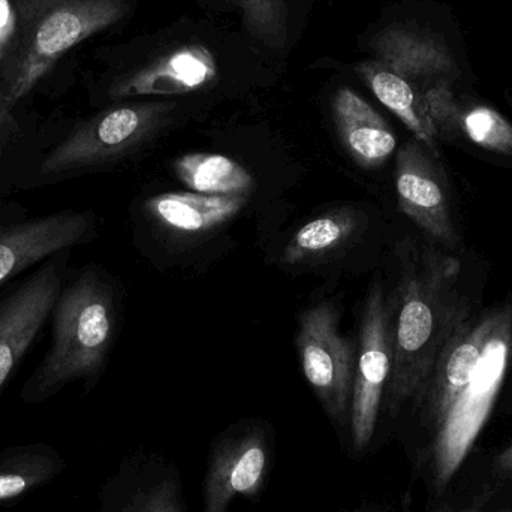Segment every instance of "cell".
<instances>
[{
  "label": "cell",
  "mask_w": 512,
  "mask_h": 512,
  "mask_svg": "<svg viewBox=\"0 0 512 512\" xmlns=\"http://www.w3.org/2000/svg\"><path fill=\"white\" fill-rule=\"evenodd\" d=\"M512 366V306L466 316L442 349L415 409L429 432L421 459L444 490L474 447Z\"/></svg>",
  "instance_id": "obj_1"
},
{
  "label": "cell",
  "mask_w": 512,
  "mask_h": 512,
  "mask_svg": "<svg viewBox=\"0 0 512 512\" xmlns=\"http://www.w3.org/2000/svg\"><path fill=\"white\" fill-rule=\"evenodd\" d=\"M460 261L436 249L403 256L402 279L391 303V364L387 409L397 417L417 406L436 360L469 315L457 291Z\"/></svg>",
  "instance_id": "obj_2"
},
{
  "label": "cell",
  "mask_w": 512,
  "mask_h": 512,
  "mask_svg": "<svg viewBox=\"0 0 512 512\" xmlns=\"http://www.w3.org/2000/svg\"><path fill=\"white\" fill-rule=\"evenodd\" d=\"M129 12V0H14L11 32L0 50V117L17 116L59 59Z\"/></svg>",
  "instance_id": "obj_3"
},
{
  "label": "cell",
  "mask_w": 512,
  "mask_h": 512,
  "mask_svg": "<svg viewBox=\"0 0 512 512\" xmlns=\"http://www.w3.org/2000/svg\"><path fill=\"white\" fill-rule=\"evenodd\" d=\"M50 321V348L24 385L23 396L30 402L101 373L116 333L113 288L95 267L69 268Z\"/></svg>",
  "instance_id": "obj_4"
},
{
  "label": "cell",
  "mask_w": 512,
  "mask_h": 512,
  "mask_svg": "<svg viewBox=\"0 0 512 512\" xmlns=\"http://www.w3.org/2000/svg\"><path fill=\"white\" fill-rule=\"evenodd\" d=\"M176 27L156 33L105 86L108 101L140 96H185L209 92L224 80L228 65L245 62L222 33Z\"/></svg>",
  "instance_id": "obj_5"
},
{
  "label": "cell",
  "mask_w": 512,
  "mask_h": 512,
  "mask_svg": "<svg viewBox=\"0 0 512 512\" xmlns=\"http://www.w3.org/2000/svg\"><path fill=\"white\" fill-rule=\"evenodd\" d=\"M179 102H123L78 120L54 138L36 171V186L53 185L120 161L173 120Z\"/></svg>",
  "instance_id": "obj_6"
},
{
  "label": "cell",
  "mask_w": 512,
  "mask_h": 512,
  "mask_svg": "<svg viewBox=\"0 0 512 512\" xmlns=\"http://www.w3.org/2000/svg\"><path fill=\"white\" fill-rule=\"evenodd\" d=\"M391 364V303L385 300L381 286L375 285L367 295L358 333L345 438L346 450L352 459H363L372 450L382 403L390 384Z\"/></svg>",
  "instance_id": "obj_7"
},
{
  "label": "cell",
  "mask_w": 512,
  "mask_h": 512,
  "mask_svg": "<svg viewBox=\"0 0 512 512\" xmlns=\"http://www.w3.org/2000/svg\"><path fill=\"white\" fill-rule=\"evenodd\" d=\"M297 348L304 378L345 442L355 352L352 343L340 333L339 318L330 303L316 304L300 316Z\"/></svg>",
  "instance_id": "obj_8"
},
{
  "label": "cell",
  "mask_w": 512,
  "mask_h": 512,
  "mask_svg": "<svg viewBox=\"0 0 512 512\" xmlns=\"http://www.w3.org/2000/svg\"><path fill=\"white\" fill-rule=\"evenodd\" d=\"M95 233L92 212L29 216L18 204L0 203V289L47 259L84 245Z\"/></svg>",
  "instance_id": "obj_9"
},
{
  "label": "cell",
  "mask_w": 512,
  "mask_h": 512,
  "mask_svg": "<svg viewBox=\"0 0 512 512\" xmlns=\"http://www.w3.org/2000/svg\"><path fill=\"white\" fill-rule=\"evenodd\" d=\"M273 432L245 421L213 441L203 483V512H228L236 498H258L270 480Z\"/></svg>",
  "instance_id": "obj_10"
},
{
  "label": "cell",
  "mask_w": 512,
  "mask_h": 512,
  "mask_svg": "<svg viewBox=\"0 0 512 512\" xmlns=\"http://www.w3.org/2000/svg\"><path fill=\"white\" fill-rule=\"evenodd\" d=\"M69 256L71 252L53 256L0 289V390L50 319L69 271Z\"/></svg>",
  "instance_id": "obj_11"
},
{
  "label": "cell",
  "mask_w": 512,
  "mask_h": 512,
  "mask_svg": "<svg viewBox=\"0 0 512 512\" xmlns=\"http://www.w3.org/2000/svg\"><path fill=\"white\" fill-rule=\"evenodd\" d=\"M429 147L418 140L403 144L396 158V192L400 210L424 234L448 249L460 239L451 213L444 170Z\"/></svg>",
  "instance_id": "obj_12"
},
{
  "label": "cell",
  "mask_w": 512,
  "mask_h": 512,
  "mask_svg": "<svg viewBox=\"0 0 512 512\" xmlns=\"http://www.w3.org/2000/svg\"><path fill=\"white\" fill-rule=\"evenodd\" d=\"M370 59L393 69L421 90L438 81L459 84L463 60L441 33L409 23H391L373 33Z\"/></svg>",
  "instance_id": "obj_13"
},
{
  "label": "cell",
  "mask_w": 512,
  "mask_h": 512,
  "mask_svg": "<svg viewBox=\"0 0 512 512\" xmlns=\"http://www.w3.org/2000/svg\"><path fill=\"white\" fill-rule=\"evenodd\" d=\"M457 84L438 81L423 90L438 138L462 135L480 149L512 158V123L496 108L457 93Z\"/></svg>",
  "instance_id": "obj_14"
},
{
  "label": "cell",
  "mask_w": 512,
  "mask_h": 512,
  "mask_svg": "<svg viewBox=\"0 0 512 512\" xmlns=\"http://www.w3.org/2000/svg\"><path fill=\"white\" fill-rule=\"evenodd\" d=\"M337 134L355 164L364 170L384 165L397 149V140L384 117L349 87L333 98Z\"/></svg>",
  "instance_id": "obj_15"
},
{
  "label": "cell",
  "mask_w": 512,
  "mask_h": 512,
  "mask_svg": "<svg viewBox=\"0 0 512 512\" xmlns=\"http://www.w3.org/2000/svg\"><path fill=\"white\" fill-rule=\"evenodd\" d=\"M246 203V195L219 197L197 192H168L150 198L146 212L167 230L195 236L228 224L242 212Z\"/></svg>",
  "instance_id": "obj_16"
},
{
  "label": "cell",
  "mask_w": 512,
  "mask_h": 512,
  "mask_svg": "<svg viewBox=\"0 0 512 512\" xmlns=\"http://www.w3.org/2000/svg\"><path fill=\"white\" fill-rule=\"evenodd\" d=\"M357 72L379 102L414 134L415 140L436 153L439 138L423 90L376 60H364L357 66Z\"/></svg>",
  "instance_id": "obj_17"
},
{
  "label": "cell",
  "mask_w": 512,
  "mask_h": 512,
  "mask_svg": "<svg viewBox=\"0 0 512 512\" xmlns=\"http://www.w3.org/2000/svg\"><path fill=\"white\" fill-rule=\"evenodd\" d=\"M117 512H188L182 477L176 466L150 454L134 465Z\"/></svg>",
  "instance_id": "obj_18"
},
{
  "label": "cell",
  "mask_w": 512,
  "mask_h": 512,
  "mask_svg": "<svg viewBox=\"0 0 512 512\" xmlns=\"http://www.w3.org/2000/svg\"><path fill=\"white\" fill-rule=\"evenodd\" d=\"M177 179L197 194L237 197L254 189L255 180L234 159L216 153H189L174 162Z\"/></svg>",
  "instance_id": "obj_19"
},
{
  "label": "cell",
  "mask_w": 512,
  "mask_h": 512,
  "mask_svg": "<svg viewBox=\"0 0 512 512\" xmlns=\"http://www.w3.org/2000/svg\"><path fill=\"white\" fill-rule=\"evenodd\" d=\"M360 227L357 212L337 209L304 224L289 240L283 251L288 264L315 261L342 248Z\"/></svg>",
  "instance_id": "obj_20"
},
{
  "label": "cell",
  "mask_w": 512,
  "mask_h": 512,
  "mask_svg": "<svg viewBox=\"0 0 512 512\" xmlns=\"http://www.w3.org/2000/svg\"><path fill=\"white\" fill-rule=\"evenodd\" d=\"M246 29L265 47L282 48L288 38L286 0H240Z\"/></svg>",
  "instance_id": "obj_21"
},
{
  "label": "cell",
  "mask_w": 512,
  "mask_h": 512,
  "mask_svg": "<svg viewBox=\"0 0 512 512\" xmlns=\"http://www.w3.org/2000/svg\"><path fill=\"white\" fill-rule=\"evenodd\" d=\"M32 483V475L18 474V472L0 474V501L21 495L29 489Z\"/></svg>",
  "instance_id": "obj_22"
},
{
  "label": "cell",
  "mask_w": 512,
  "mask_h": 512,
  "mask_svg": "<svg viewBox=\"0 0 512 512\" xmlns=\"http://www.w3.org/2000/svg\"><path fill=\"white\" fill-rule=\"evenodd\" d=\"M495 469L502 477H508L512 480V445L505 448V450L496 457Z\"/></svg>",
  "instance_id": "obj_23"
},
{
  "label": "cell",
  "mask_w": 512,
  "mask_h": 512,
  "mask_svg": "<svg viewBox=\"0 0 512 512\" xmlns=\"http://www.w3.org/2000/svg\"><path fill=\"white\" fill-rule=\"evenodd\" d=\"M351 512H385L381 508L373 507V505H364V507L357 508V510Z\"/></svg>",
  "instance_id": "obj_24"
},
{
  "label": "cell",
  "mask_w": 512,
  "mask_h": 512,
  "mask_svg": "<svg viewBox=\"0 0 512 512\" xmlns=\"http://www.w3.org/2000/svg\"><path fill=\"white\" fill-rule=\"evenodd\" d=\"M439 512H480V511H475V510L448 511V510H444V511H439Z\"/></svg>",
  "instance_id": "obj_25"
},
{
  "label": "cell",
  "mask_w": 512,
  "mask_h": 512,
  "mask_svg": "<svg viewBox=\"0 0 512 512\" xmlns=\"http://www.w3.org/2000/svg\"><path fill=\"white\" fill-rule=\"evenodd\" d=\"M231 2H233L234 5L240 6V0H231Z\"/></svg>",
  "instance_id": "obj_26"
}]
</instances>
